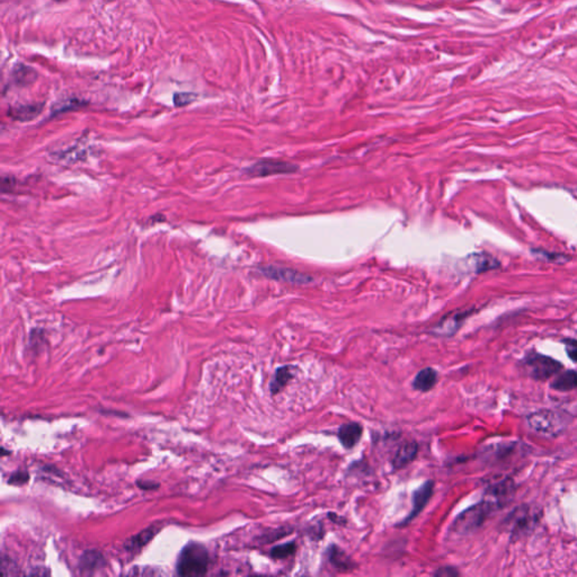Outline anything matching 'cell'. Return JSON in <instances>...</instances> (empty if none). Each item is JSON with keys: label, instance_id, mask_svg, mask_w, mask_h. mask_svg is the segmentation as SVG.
Listing matches in <instances>:
<instances>
[{"label": "cell", "instance_id": "11", "mask_svg": "<svg viewBox=\"0 0 577 577\" xmlns=\"http://www.w3.org/2000/svg\"><path fill=\"white\" fill-rule=\"evenodd\" d=\"M363 434V428L360 423L351 422L342 424L339 429V442L345 449H353L360 442Z\"/></svg>", "mask_w": 577, "mask_h": 577}, {"label": "cell", "instance_id": "3", "mask_svg": "<svg viewBox=\"0 0 577 577\" xmlns=\"http://www.w3.org/2000/svg\"><path fill=\"white\" fill-rule=\"evenodd\" d=\"M572 419L569 414L564 412L540 409L528 416L529 428L535 432L547 436H556L561 434L569 426Z\"/></svg>", "mask_w": 577, "mask_h": 577}, {"label": "cell", "instance_id": "24", "mask_svg": "<svg viewBox=\"0 0 577 577\" xmlns=\"http://www.w3.org/2000/svg\"><path fill=\"white\" fill-rule=\"evenodd\" d=\"M564 342H565V344H566L567 356H569L571 360L577 362V341H574V339H566V341Z\"/></svg>", "mask_w": 577, "mask_h": 577}, {"label": "cell", "instance_id": "10", "mask_svg": "<svg viewBox=\"0 0 577 577\" xmlns=\"http://www.w3.org/2000/svg\"><path fill=\"white\" fill-rule=\"evenodd\" d=\"M514 489L515 487H514L513 480L506 478V479L501 480L499 483L489 486L486 491V496L496 501L497 503L504 506L513 497Z\"/></svg>", "mask_w": 577, "mask_h": 577}, {"label": "cell", "instance_id": "20", "mask_svg": "<svg viewBox=\"0 0 577 577\" xmlns=\"http://www.w3.org/2000/svg\"><path fill=\"white\" fill-rule=\"evenodd\" d=\"M40 111H41V107H39V106H21V107H17L16 110L11 112V114H13V117L16 120H20V121H28V120L33 119L34 117H36Z\"/></svg>", "mask_w": 577, "mask_h": 577}, {"label": "cell", "instance_id": "14", "mask_svg": "<svg viewBox=\"0 0 577 577\" xmlns=\"http://www.w3.org/2000/svg\"><path fill=\"white\" fill-rule=\"evenodd\" d=\"M294 373H296V368L292 366H280L275 371L274 378L271 381L269 385V390L272 395L280 394L286 386L288 383L293 379Z\"/></svg>", "mask_w": 577, "mask_h": 577}, {"label": "cell", "instance_id": "22", "mask_svg": "<svg viewBox=\"0 0 577 577\" xmlns=\"http://www.w3.org/2000/svg\"><path fill=\"white\" fill-rule=\"evenodd\" d=\"M28 480H30V474H28V472L20 470V472H15L14 474H11L8 479V484L15 486H22L25 485Z\"/></svg>", "mask_w": 577, "mask_h": 577}, {"label": "cell", "instance_id": "13", "mask_svg": "<svg viewBox=\"0 0 577 577\" xmlns=\"http://www.w3.org/2000/svg\"><path fill=\"white\" fill-rule=\"evenodd\" d=\"M417 453H419V444L415 441L406 442L395 453L394 458H392V467L396 470L405 468L406 466L413 462L414 459L416 458Z\"/></svg>", "mask_w": 577, "mask_h": 577}, {"label": "cell", "instance_id": "2", "mask_svg": "<svg viewBox=\"0 0 577 577\" xmlns=\"http://www.w3.org/2000/svg\"><path fill=\"white\" fill-rule=\"evenodd\" d=\"M209 565L210 556L206 547L191 542L180 552L176 569L180 576H202L208 572Z\"/></svg>", "mask_w": 577, "mask_h": 577}, {"label": "cell", "instance_id": "5", "mask_svg": "<svg viewBox=\"0 0 577 577\" xmlns=\"http://www.w3.org/2000/svg\"><path fill=\"white\" fill-rule=\"evenodd\" d=\"M538 516L530 506L522 505L511 512L504 523L510 530L512 538H521L533 530L538 522Z\"/></svg>", "mask_w": 577, "mask_h": 577}, {"label": "cell", "instance_id": "16", "mask_svg": "<svg viewBox=\"0 0 577 577\" xmlns=\"http://www.w3.org/2000/svg\"><path fill=\"white\" fill-rule=\"evenodd\" d=\"M550 387L558 392H571L577 389V372L574 370L559 372L550 383Z\"/></svg>", "mask_w": 577, "mask_h": 577}, {"label": "cell", "instance_id": "4", "mask_svg": "<svg viewBox=\"0 0 577 577\" xmlns=\"http://www.w3.org/2000/svg\"><path fill=\"white\" fill-rule=\"evenodd\" d=\"M523 369L535 380L546 381L563 370V364L550 356L531 352L522 360Z\"/></svg>", "mask_w": 577, "mask_h": 577}, {"label": "cell", "instance_id": "12", "mask_svg": "<svg viewBox=\"0 0 577 577\" xmlns=\"http://www.w3.org/2000/svg\"><path fill=\"white\" fill-rule=\"evenodd\" d=\"M327 555L330 565L335 567L339 572H350L352 569H356V564L353 563L350 556L336 544L328 547Z\"/></svg>", "mask_w": 577, "mask_h": 577}, {"label": "cell", "instance_id": "8", "mask_svg": "<svg viewBox=\"0 0 577 577\" xmlns=\"http://www.w3.org/2000/svg\"><path fill=\"white\" fill-rule=\"evenodd\" d=\"M472 313V310H461L448 315L433 328V334L438 336L455 335Z\"/></svg>", "mask_w": 577, "mask_h": 577}, {"label": "cell", "instance_id": "21", "mask_svg": "<svg viewBox=\"0 0 577 577\" xmlns=\"http://www.w3.org/2000/svg\"><path fill=\"white\" fill-rule=\"evenodd\" d=\"M497 267H500V263L493 256L478 255L476 258V272H486Z\"/></svg>", "mask_w": 577, "mask_h": 577}, {"label": "cell", "instance_id": "23", "mask_svg": "<svg viewBox=\"0 0 577 577\" xmlns=\"http://www.w3.org/2000/svg\"><path fill=\"white\" fill-rule=\"evenodd\" d=\"M194 94H189V93H180V94H176L175 98H174V102H175L176 106H185L189 105L190 103H192L193 100H195Z\"/></svg>", "mask_w": 577, "mask_h": 577}, {"label": "cell", "instance_id": "1", "mask_svg": "<svg viewBox=\"0 0 577 577\" xmlns=\"http://www.w3.org/2000/svg\"><path fill=\"white\" fill-rule=\"evenodd\" d=\"M496 501L485 496L482 502L472 505L462 513L459 514L453 525V530L458 535H469L477 531L487 521L491 514L502 508Z\"/></svg>", "mask_w": 577, "mask_h": 577}, {"label": "cell", "instance_id": "7", "mask_svg": "<svg viewBox=\"0 0 577 577\" xmlns=\"http://www.w3.org/2000/svg\"><path fill=\"white\" fill-rule=\"evenodd\" d=\"M260 272L267 278L288 282V284H305L313 280L307 275L298 272L296 269H288V267L267 265V267H260Z\"/></svg>", "mask_w": 577, "mask_h": 577}, {"label": "cell", "instance_id": "15", "mask_svg": "<svg viewBox=\"0 0 577 577\" xmlns=\"http://www.w3.org/2000/svg\"><path fill=\"white\" fill-rule=\"evenodd\" d=\"M438 383V372L433 368H425L415 375L413 387L419 392H428L436 387Z\"/></svg>", "mask_w": 577, "mask_h": 577}, {"label": "cell", "instance_id": "19", "mask_svg": "<svg viewBox=\"0 0 577 577\" xmlns=\"http://www.w3.org/2000/svg\"><path fill=\"white\" fill-rule=\"evenodd\" d=\"M296 550H297V544L292 541V542H288V544L274 547L269 552V555L273 559H286V558L293 555Z\"/></svg>", "mask_w": 577, "mask_h": 577}, {"label": "cell", "instance_id": "9", "mask_svg": "<svg viewBox=\"0 0 577 577\" xmlns=\"http://www.w3.org/2000/svg\"><path fill=\"white\" fill-rule=\"evenodd\" d=\"M433 491H434V482H433V480H428V482H425L419 489L414 491L413 508H412L411 513L408 514L407 518L402 521V525H408V523L413 521L419 514H421V512L424 510L425 506L430 502L431 497H432L433 495Z\"/></svg>", "mask_w": 577, "mask_h": 577}, {"label": "cell", "instance_id": "26", "mask_svg": "<svg viewBox=\"0 0 577 577\" xmlns=\"http://www.w3.org/2000/svg\"><path fill=\"white\" fill-rule=\"evenodd\" d=\"M136 485H138L139 489H144V491H153V489H158L159 487V484L153 483V482H150V480L138 482Z\"/></svg>", "mask_w": 577, "mask_h": 577}, {"label": "cell", "instance_id": "6", "mask_svg": "<svg viewBox=\"0 0 577 577\" xmlns=\"http://www.w3.org/2000/svg\"><path fill=\"white\" fill-rule=\"evenodd\" d=\"M298 170L297 165L288 161H274V159H262L255 164L248 167L245 173L252 177H267L271 175L291 174Z\"/></svg>", "mask_w": 577, "mask_h": 577}, {"label": "cell", "instance_id": "17", "mask_svg": "<svg viewBox=\"0 0 577 577\" xmlns=\"http://www.w3.org/2000/svg\"><path fill=\"white\" fill-rule=\"evenodd\" d=\"M158 528L151 525V527L140 532L139 535L129 539L125 542V548L128 549V552H136V550L141 549L142 547L146 546L158 533Z\"/></svg>", "mask_w": 577, "mask_h": 577}, {"label": "cell", "instance_id": "25", "mask_svg": "<svg viewBox=\"0 0 577 577\" xmlns=\"http://www.w3.org/2000/svg\"><path fill=\"white\" fill-rule=\"evenodd\" d=\"M436 576L438 577H457L459 576V572L457 569H453V567H441V569H438L436 573H434Z\"/></svg>", "mask_w": 577, "mask_h": 577}, {"label": "cell", "instance_id": "18", "mask_svg": "<svg viewBox=\"0 0 577 577\" xmlns=\"http://www.w3.org/2000/svg\"><path fill=\"white\" fill-rule=\"evenodd\" d=\"M105 564L104 557L100 552L96 550H91L83 554L81 559V571H86L88 573H94Z\"/></svg>", "mask_w": 577, "mask_h": 577}]
</instances>
